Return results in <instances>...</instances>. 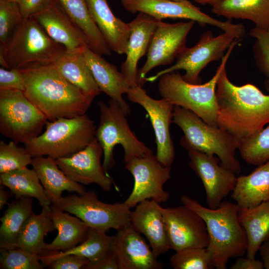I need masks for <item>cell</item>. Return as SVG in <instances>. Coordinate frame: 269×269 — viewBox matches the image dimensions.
Here are the masks:
<instances>
[{
    "instance_id": "cell-35",
    "label": "cell",
    "mask_w": 269,
    "mask_h": 269,
    "mask_svg": "<svg viewBox=\"0 0 269 269\" xmlns=\"http://www.w3.org/2000/svg\"><path fill=\"white\" fill-rule=\"evenodd\" d=\"M106 233L90 228L87 239L76 247L65 252H48L39 256V259L44 266L54 259L68 254L84 257L89 262L97 261L112 250L114 236Z\"/></svg>"
},
{
    "instance_id": "cell-17",
    "label": "cell",
    "mask_w": 269,
    "mask_h": 269,
    "mask_svg": "<svg viewBox=\"0 0 269 269\" xmlns=\"http://www.w3.org/2000/svg\"><path fill=\"white\" fill-rule=\"evenodd\" d=\"M186 149L190 158L189 166L204 185L208 207L218 208L223 199L234 190L237 180L236 173L219 165L214 155L191 148Z\"/></svg>"
},
{
    "instance_id": "cell-31",
    "label": "cell",
    "mask_w": 269,
    "mask_h": 269,
    "mask_svg": "<svg viewBox=\"0 0 269 269\" xmlns=\"http://www.w3.org/2000/svg\"><path fill=\"white\" fill-rule=\"evenodd\" d=\"M211 10L217 16L249 20L257 28L269 29V0H221Z\"/></svg>"
},
{
    "instance_id": "cell-25",
    "label": "cell",
    "mask_w": 269,
    "mask_h": 269,
    "mask_svg": "<svg viewBox=\"0 0 269 269\" xmlns=\"http://www.w3.org/2000/svg\"><path fill=\"white\" fill-rule=\"evenodd\" d=\"M52 204L58 206L64 191L84 194L86 189L81 184L69 179L59 167L56 159L47 156L33 157L31 164Z\"/></svg>"
},
{
    "instance_id": "cell-30",
    "label": "cell",
    "mask_w": 269,
    "mask_h": 269,
    "mask_svg": "<svg viewBox=\"0 0 269 269\" xmlns=\"http://www.w3.org/2000/svg\"><path fill=\"white\" fill-rule=\"evenodd\" d=\"M84 35L89 47L101 55L110 56L111 49L90 14L86 0H58Z\"/></svg>"
},
{
    "instance_id": "cell-34",
    "label": "cell",
    "mask_w": 269,
    "mask_h": 269,
    "mask_svg": "<svg viewBox=\"0 0 269 269\" xmlns=\"http://www.w3.org/2000/svg\"><path fill=\"white\" fill-rule=\"evenodd\" d=\"M0 183L8 188L16 199L23 197L34 198L42 207L51 204L33 169L25 167L0 173Z\"/></svg>"
},
{
    "instance_id": "cell-21",
    "label": "cell",
    "mask_w": 269,
    "mask_h": 269,
    "mask_svg": "<svg viewBox=\"0 0 269 269\" xmlns=\"http://www.w3.org/2000/svg\"><path fill=\"white\" fill-rule=\"evenodd\" d=\"M162 207L151 199L139 202L131 211V223L147 240L155 256L158 258L170 249Z\"/></svg>"
},
{
    "instance_id": "cell-33",
    "label": "cell",
    "mask_w": 269,
    "mask_h": 269,
    "mask_svg": "<svg viewBox=\"0 0 269 269\" xmlns=\"http://www.w3.org/2000/svg\"><path fill=\"white\" fill-rule=\"evenodd\" d=\"M33 213L32 197H23L7 204V208L0 219V250L16 248L19 233Z\"/></svg>"
},
{
    "instance_id": "cell-36",
    "label": "cell",
    "mask_w": 269,
    "mask_h": 269,
    "mask_svg": "<svg viewBox=\"0 0 269 269\" xmlns=\"http://www.w3.org/2000/svg\"><path fill=\"white\" fill-rule=\"evenodd\" d=\"M242 158L248 164L260 165L269 160V125L238 143Z\"/></svg>"
},
{
    "instance_id": "cell-10",
    "label": "cell",
    "mask_w": 269,
    "mask_h": 269,
    "mask_svg": "<svg viewBox=\"0 0 269 269\" xmlns=\"http://www.w3.org/2000/svg\"><path fill=\"white\" fill-rule=\"evenodd\" d=\"M56 206L78 217L90 228L105 233L111 229L118 231L131 223L132 211L125 202H103L94 190L62 197Z\"/></svg>"
},
{
    "instance_id": "cell-32",
    "label": "cell",
    "mask_w": 269,
    "mask_h": 269,
    "mask_svg": "<svg viewBox=\"0 0 269 269\" xmlns=\"http://www.w3.org/2000/svg\"><path fill=\"white\" fill-rule=\"evenodd\" d=\"M50 206L42 207L40 214L33 213L26 220L19 233L16 248L39 256L47 253L44 237L56 230L50 216Z\"/></svg>"
},
{
    "instance_id": "cell-11",
    "label": "cell",
    "mask_w": 269,
    "mask_h": 269,
    "mask_svg": "<svg viewBox=\"0 0 269 269\" xmlns=\"http://www.w3.org/2000/svg\"><path fill=\"white\" fill-rule=\"evenodd\" d=\"M238 39L235 35L223 32L214 36L212 31H206L192 47H186L176 58L172 66L161 70L155 75L145 77L146 82H153L163 74L185 71L182 77L186 81L193 84H201V71L210 63L221 60L232 43Z\"/></svg>"
},
{
    "instance_id": "cell-28",
    "label": "cell",
    "mask_w": 269,
    "mask_h": 269,
    "mask_svg": "<svg viewBox=\"0 0 269 269\" xmlns=\"http://www.w3.org/2000/svg\"><path fill=\"white\" fill-rule=\"evenodd\" d=\"M53 63L68 81L88 97L94 100L102 92L86 62L83 51H65Z\"/></svg>"
},
{
    "instance_id": "cell-5",
    "label": "cell",
    "mask_w": 269,
    "mask_h": 269,
    "mask_svg": "<svg viewBox=\"0 0 269 269\" xmlns=\"http://www.w3.org/2000/svg\"><path fill=\"white\" fill-rule=\"evenodd\" d=\"M172 122L184 133L180 140L182 147L216 155L221 165L236 174L241 172V165L236 157L238 142L228 132L209 125L192 111L178 106H174Z\"/></svg>"
},
{
    "instance_id": "cell-48",
    "label": "cell",
    "mask_w": 269,
    "mask_h": 269,
    "mask_svg": "<svg viewBox=\"0 0 269 269\" xmlns=\"http://www.w3.org/2000/svg\"><path fill=\"white\" fill-rule=\"evenodd\" d=\"M12 193L4 190L2 185L0 187V210L4 207L5 204H7L9 198L12 195Z\"/></svg>"
},
{
    "instance_id": "cell-12",
    "label": "cell",
    "mask_w": 269,
    "mask_h": 269,
    "mask_svg": "<svg viewBox=\"0 0 269 269\" xmlns=\"http://www.w3.org/2000/svg\"><path fill=\"white\" fill-rule=\"evenodd\" d=\"M123 7L132 13H143L156 19L182 18L193 20L200 25H210L223 32L243 38L246 31L241 23H233L230 20L222 21L210 16L188 0L174 1L169 0H121Z\"/></svg>"
},
{
    "instance_id": "cell-45",
    "label": "cell",
    "mask_w": 269,
    "mask_h": 269,
    "mask_svg": "<svg viewBox=\"0 0 269 269\" xmlns=\"http://www.w3.org/2000/svg\"><path fill=\"white\" fill-rule=\"evenodd\" d=\"M84 269H119L116 258L112 250L104 257L94 262H89Z\"/></svg>"
},
{
    "instance_id": "cell-46",
    "label": "cell",
    "mask_w": 269,
    "mask_h": 269,
    "mask_svg": "<svg viewBox=\"0 0 269 269\" xmlns=\"http://www.w3.org/2000/svg\"><path fill=\"white\" fill-rule=\"evenodd\" d=\"M231 269H263L264 268L262 261L251 259L247 257H239L235 263L230 267Z\"/></svg>"
},
{
    "instance_id": "cell-47",
    "label": "cell",
    "mask_w": 269,
    "mask_h": 269,
    "mask_svg": "<svg viewBox=\"0 0 269 269\" xmlns=\"http://www.w3.org/2000/svg\"><path fill=\"white\" fill-rule=\"evenodd\" d=\"M264 268L269 269V240L264 242L259 251Z\"/></svg>"
},
{
    "instance_id": "cell-8",
    "label": "cell",
    "mask_w": 269,
    "mask_h": 269,
    "mask_svg": "<svg viewBox=\"0 0 269 269\" xmlns=\"http://www.w3.org/2000/svg\"><path fill=\"white\" fill-rule=\"evenodd\" d=\"M100 109V123L95 137L101 144L104 152L103 169L108 171L116 164L113 151L117 144L124 150V162L152 153L151 149L139 140L129 126L128 115L121 105L110 99L108 104L103 101L98 104Z\"/></svg>"
},
{
    "instance_id": "cell-24",
    "label": "cell",
    "mask_w": 269,
    "mask_h": 269,
    "mask_svg": "<svg viewBox=\"0 0 269 269\" xmlns=\"http://www.w3.org/2000/svg\"><path fill=\"white\" fill-rule=\"evenodd\" d=\"M93 20L111 49L119 54H125L130 28L116 17L107 0H86Z\"/></svg>"
},
{
    "instance_id": "cell-37",
    "label": "cell",
    "mask_w": 269,
    "mask_h": 269,
    "mask_svg": "<svg viewBox=\"0 0 269 269\" xmlns=\"http://www.w3.org/2000/svg\"><path fill=\"white\" fill-rule=\"evenodd\" d=\"M174 269H213L212 257L207 248L189 247L175 252L170 259Z\"/></svg>"
},
{
    "instance_id": "cell-44",
    "label": "cell",
    "mask_w": 269,
    "mask_h": 269,
    "mask_svg": "<svg viewBox=\"0 0 269 269\" xmlns=\"http://www.w3.org/2000/svg\"><path fill=\"white\" fill-rule=\"evenodd\" d=\"M55 0H17L23 18L32 17L49 6Z\"/></svg>"
},
{
    "instance_id": "cell-39",
    "label": "cell",
    "mask_w": 269,
    "mask_h": 269,
    "mask_svg": "<svg viewBox=\"0 0 269 269\" xmlns=\"http://www.w3.org/2000/svg\"><path fill=\"white\" fill-rule=\"evenodd\" d=\"M0 269H42L39 256L17 248L0 250Z\"/></svg>"
},
{
    "instance_id": "cell-9",
    "label": "cell",
    "mask_w": 269,
    "mask_h": 269,
    "mask_svg": "<svg viewBox=\"0 0 269 269\" xmlns=\"http://www.w3.org/2000/svg\"><path fill=\"white\" fill-rule=\"evenodd\" d=\"M46 117L16 90H0V132L24 144L41 134Z\"/></svg>"
},
{
    "instance_id": "cell-22",
    "label": "cell",
    "mask_w": 269,
    "mask_h": 269,
    "mask_svg": "<svg viewBox=\"0 0 269 269\" xmlns=\"http://www.w3.org/2000/svg\"><path fill=\"white\" fill-rule=\"evenodd\" d=\"M160 20L143 13L128 23L130 34L125 54L126 58L121 71L131 86L137 85V65L139 60L147 53L153 33Z\"/></svg>"
},
{
    "instance_id": "cell-51",
    "label": "cell",
    "mask_w": 269,
    "mask_h": 269,
    "mask_svg": "<svg viewBox=\"0 0 269 269\" xmlns=\"http://www.w3.org/2000/svg\"><path fill=\"white\" fill-rule=\"evenodd\" d=\"M9 0V1H13V2H16L17 0Z\"/></svg>"
},
{
    "instance_id": "cell-49",
    "label": "cell",
    "mask_w": 269,
    "mask_h": 269,
    "mask_svg": "<svg viewBox=\"0 0 269 269\" xmlns=\"http://www.w3.org/2000/svg\"><path fill=\"white\" fill-rule=\"evenodd\" d=\"M221 0H195V2L198 4L202 5H210L211 6L213 5Z\"/></svg>"
},
{
    "instance_id": "cell-19",
    "label": "cell",
    "mask_w": 269,
    "mask_h": 269,
    "mask_svg": "<svg viewBox=\"0 0 269 269\" xmlns=\"http://www.w3.org/2000/svg\"><path fill=\"white\" fill-rule=\"evenodd\" d=\"M112 251L119 269H161L163 264L157 260L141 234L129 223L114 236Z\"/></svg>"
},
{
    "instance_id": "cell-14",
    "label": "cell",
    "mask_w": 269,
    "mask_h": 269,
    "mask_svg": "<svg viewBox=\"0 0 269 269\" xmlns=\"http://www.w3.org/2000/svg\"><path fill=\"white\" fill-rule=\"evenodd\" d=\"M195 22L193 20L174 23L159 21L149 45L146 60L137 71L138 86L142 87L146 82V75L152 69L173 62L186 47L187 35Z\"/></svg>"
},
{
    "instance_id": "cell-2",
    "label": "cell",
    "mask_w": 269,
    "mask_h": 269,
    "mask_svg": "<svg viewBox=\"0 0 269 269\" xmlns=\"http://www.w3.org/2000/svg\"><path fill=\"white\" fill-rule=\"evenodd\" d=\"M19 70L24 95L49 121L85 114L93 101L68 81L53 63Z\"/></svg>"
},
{
    "instance_id": "cell-4",
    "label": "cell",
    "mask_w": 269,
    "mask_h": 269,
    "mask_svg": "<svg viewBox=\"0 0 269 269\" xmlns=\"http://www.w3.org/2000/svg\"><path fill=\"white\" fill-rule=\"evenodd\" d=\"M239 40L237 39L232 43L222 58L214 76L204 84L189 83L176 71L161 76L158 78V90L162 98L174 106L192 111L209 125L218 127L216 94L217 82Z\"/></svg>"
},
{
    "instance_id": "cell-1",
    "label": "cell",
    "mask_w": 269,
    "mask_h": 269,
    "mask_svg": "<svg viewBox=\"0 0 269 269\" xmlns=\"http://www.w3.org/2000/svg\"><path fill=\"white\" fill-rule=\"evenodd\" d=\"M216 94L218 126L238 143L269 124V95L251 83L234 85L229 80L226 68L218 79Z\"/></svg>"
},
{
    "instance_id": "cell-16",
    "label": "cell",
    "mask_w": 269,
    "mask_h": 269,
    "mask_svg": "<svg viewBox=\"0 0 269 269\" xmlns=\"http://www.w3.org/2000/svg\"><path fill=\"white\" fill-rule=\"evenodd\" d=\"M170 249L175 252L189 247L207 248L209 235L205 221L184 206L162 207Z\"/></svg>"
},
{
    "instance_id": "cell-41",
    "label": "cell",
    "mask_w": 269,
    "mask_h": 269,
    "mask_svg": "<svg viewBox=\"0 0 269 269\" xmlns=\"http://www.w3.org/2000/svg\"><path fill=\"white\" fill-rule=\"evenodd\" d=\"M22 16L16 2L0 0V44H6Z\"/></svg>"
},
{
    "instance_id": "cell-18",
    "label": "cell",
    "mask_w": 269,
    "mask_h": 269,
    "mask_svg": "<svg viewBox=\"0 0 269 269\" xmlns=\"http://www.w3.org/2000/svg\"><path fill=\"white\" fill-rule=\"evenodd\" d=\"M103 148L95 137L85 148L71 156L56 159L65 174L82 185L96 184L105 192L109 191L114 181L101 163Z\"/></svg>"
},
{
    "instance_id": "cell-29",
    "label": "cell",
    "mask_w": 269,
    "mask_h": 269,
    "mask_svg": "<svg viewBox=\"0 0 269 269\" xmlns=\"http://www.w3.org/2000/svg\"><path fill=\"white\" fill-rule=\"evenodd\" d=\"M240 223L247 238V257L255 259L261 245L269 240V201L247 208H240Z\"/></svg>"
},
{
    "instance_id": "cell-7",
    "label": "cell",
    "mask_w": 269,
    "mask_h": 269,
    "mask_svg": "<svg viewBox=\"0 0 269 269\" xmlns=\"http://www.w3.org/2000/svg\"><path fill=\"white\" fill-rule=\"evenodd\" d=\"M8 69H22L52 63L66 51L53 40L33 17L23 18L2 46Z\"/></svg>"
},
{
    "instance_id": "cell-6",
    "label": "cell",
    "mask_w": 269,
    "mask_h": 269,
    "mask_svg": "<svg viewBox=\"0 0 269 269\" xmlns=\"http://www.w3.org/2000/svg\"><path fill=\"white\" fill-rule=\"evenodd\" d=\"M45 126L42 134L24 144L32 157H68L85 148L96 136L94 122L86 114L47 122Z\"/></svg>"
},
{
    "instance_id": "cell-50",
    "label": "cell",
    "mask_w": 269,
    "mask_h": 269,
    "mask_svg": "<svg viewBox=\"0 0 269 269\" xmlns=\"http://www.w3.org/2000/svg\"><path fill=\"white\" fill-rule=\"evenodd\" d=\"M171 0V1H184L186 0Z\"/></svg>"
},
{
    "instance_id": "cell-26",
    "label": "cell",
    "mask_w": 269,
    "mask_h": 269,
    "mask_svg": "<svg viewBox=\"0 0 269 269\" xmlns=\"http://www.w3.org/2000/svg\"><path fill=\"white\" fill-rule=\"evenodd\" d=\"M50 207V216L58 234L51 243H46L47 253L68 251L87 239L90 227L86 223L53 204Z\"/></svg>"
},
{
    "instance_id": "cell-40",
    "label": "cell",
    "mask_w": 269,
    "mask_h": 269,
    "mask_svg": "<svg viewBox=\"0 0 269 269\" xmlns=\"http://www.w3.org/2000/svg\"><path fill=\"white\" fill-rule=\"evenodd\" d=\"M249 34L255 39L253 47L255 63L259 70L267 77L264 86L269 93V29L254 27L250 30Z\"/></svg>"
},
{
    "instance_id": "cell-27",
    "label": "cell",
    "mask_w": 269,
    "mask_h": 269,
    "mask_svg": "<svg viewBox=\"0 0 269 269\" xmlns=\"http://www.w3.org/2000/svg\"><path fill=\"white\" fill-rule=\"evenodd\" d=\"M232 197L240 208L253 207L269 201V160L250 174L237 177Z\"/></svg>"
},
{
    "instance_id": "cell-15",
    "label": "cell",
    "mask_w": 269,
    "mask_h": 269,
    "mask_svg": "<svg viewBox=\"0 0 269 269\" xmlns=\"http://www.w3.org/2000/svg\"><path fill=\"white\" fill-rule=\"evenodd\" d=\"M127 95L129 101L140 105L147 113L155 135L157 159L163 165L170 166L175 156L169 132L174 105L163 98L153 99L137 85L131 86Z\"/></svg>"
},
{
    "instance_id": "cell-38",
    "label": "cell",
    "mask_w": 269,
    "mask_h": 269,
    "mask_svg": "<svg viewBox=\"0 0 269 269\" xmlns=\"http://www.w3.org/2000/svg\"><path fill=\"white\" fill-rule=\"evenodd\" d=\"M11 140L6 143L0 141V173L27 167L31 164L33 157L24 147Z\"/></svg>"
},
{
    "instance_id": "cell-43",
    "label": "cell",
    "mask_w": 269,
    "mask_h": 269,
    "mask_svg": "<svg viewBox=\"0 0 269 269\" xmlns=\"http://www.w3.org/2000/svg\"><path fill=\"white\" fill-rule=\"evenodd\" d=\"M89 262L87 259L73 254L65 255L48 262L46 266L51 269H80Z\"/></svg>"
},
{
    "instance_id": "cell-20",
    "label": "cell",
    "mask_w": 269,
    "mask_h": 269,
    "mask_svg": "<svg viewBox=\"0 0 269 269\" xmlns=\"http://www.w3.org/2000/svg\"><path fill=\"white\" fill-rule=\"evenodd\" d=\"M46 33L69 52L83 51L89 47L81 31L66 14L58 0L32 16Z\"/></svg>"
},
{
    "instance_id": "cell-23",
    "label": "cell",
    "mask_w": 269,
    "mask_h": 269,
    "mask_svg": "<svg viewBox=\"0 0 269 269\" xmlns=\"http://www.w3.org/2000/svg\"><path fill=\"white\" fill-rule=\"evenodd\" d=\"M83 55L101 91L116 100L126 114L130 115V107L122 97L131 87L124 74L118 70L116 65L108 62L89 47L84 49Z\"/></svg>"
},
{
    "instance_id": "cell-3",
    "label": "cell",
    "mask_w": 269,
    "mask_h": 269,
    "mask_svg": "<svg viewBox=\"0 0 269 269\" xmlns=\"http://www.w3.org/2000/svg\"><path fill=\"white\" fill-rule=\"evenodd\" d=\"M180 200L205 222L209 238L207 249L213 268L225 269L230 258L246 254L247 238L239 220L240 208L236 203L224 201L218 208L211 209L185 195L181 196Z\"/></svg>"
},
{
    "instance_id": "cell-42",
    "label": "cell",
    "mask_w": 269,
    "mask_h": 269,
    "mask_svg": "<svg viewBox=\"0 0 269 269\" xmlns=\"http://www.w3.org/2000/svg\"><path fill=\"white\" fill-rule=\"evenodd\" d=\"M23 78L19 69L0 68V90H16L24 92Z\"/></svg>"
},
{
    "instance_id": "cell-13",
    "label": "cell",
    "mask_w": 269,
    "mask_h": 269,
    "mask_svg": "<svg viewBox=\"0 0 269 269\" xmlns=\"http://www.w3.org/2000/svg\"><path fill=\"white\" fill-rule=\"evenodd\" d=\"M125 163L134 178L133 190L124 201L130 208L146 199L159 203L168 200L169 194L163 189V185L170 178V166L162 164L153 153Z\"/></svg>"
}]
</instances>
